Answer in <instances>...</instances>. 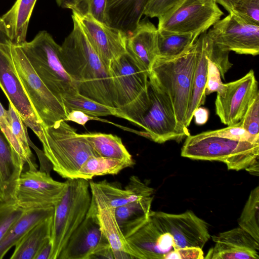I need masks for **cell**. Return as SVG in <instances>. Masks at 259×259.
I'll list each match as a JSON object with an SVG mask.
<instances>
[{
	"label": "cell",
	"mask_w": 259,
	"mask_h": 259,
	"mask_svg": "<svg viewBox=\"0 0 259 259\" xmlns=\"http://www.w3.org/2000/svg\"><path fill=\"white\" fill-rule=\"evenodd\" d=\"M96 120V117L91 116L86 113L76 110H72L67 113L65 121H71L78 124L84 126L90 120Z\"/></svg>",
	"instance_id": "c3c4849f"
},
{
	"label": "cell",
	"mask_w": 259,
	"mask_h": 259,
	"mask_svg": "<svg viewBox=\"0 0 259 259\" xmlns=\"http://www.w3.org/2000/svg\"><path fill=\"white\" fill-rule=\"evenodd\" d=\"M149 103L139 120V126L145 130V137L161 144L180 141L190 135L188 129L177 122L172 104L167 95L149 81Z\"/></svg>",
	"instance_id": "30bf717a"
},
{
	"label": "cell",
	"mask_w": 259,
	"mask_h": 259,
	"mask_svg": "<svg viewBox=\"0 0 259 259\" xmlns=\"http://www.w3.org/2000/svg\"><path fill=\"white\" fill-rule=\"evenodd\" d=\"M223 15L213 0H183L158 18L157 28L161 34L200 35L206 32Z\"/></svg>",
	"instance_id": "9c48e42d"
},
{
	"label": "cell",
	"mask_w": 259,
	"mask_h": 259,
	"mask_svg": "<svg viewBox=\"0 0 259 259\" xmlns=\"http://www.w3.org/2000/svg\"><path fill=\"white\" fill-rule=\"evenodd\" d=\"M73 28L61 46V63L77 93L100 104L116 107V93L109 68L90 43L76 18Z\"/></svg>",
	"instance_id": "6da1fadb"
},
{
	"label": "cell",
	"mask_w": 259,
	"mask_h": 259,
	"mask_svg": "<svg viewBox=\"0 0 259 259\" xmlns=\"http://www.w3.org/2000/svg\"><path fill=\"white\" fill-rule=\"evenodd\" d=\"M153 197L144 198L129 202L115 208L117 223L123 234H126L151 209Z\"/></svg>",
	"instance_id": "f546056e"
},
{
	"label": "cell",
	"mask_w": 259,
	"mask_h": 259,
	"mask_svg": "<svg viewBox=\"0 0 259 259\" xmlns=\"http://www.w3.org/2000/svg\"><path fill=\"white\" fill-rule=\"evenodd\" d=\"M90 191L91 203L95 208L100 228L112 250L114 259L135 258L116 221L115 208L110 206L96 191Z\"/></svg>",
	"instance_id": "d6986e66"
},
{
	"label": "cell",
	"mask_w": 259,
	"mask_h": 259,
	"mask_svg": "<svg viewBox=\"0 0 259 259\" xmlns=\"http://www.w3.org/2000/svg\"><path fill=\"white\" fill-rule=\"evenodd\" d=\"M221 77V75L219 68L208 58L207 80L205 88L206 96L213 92H217L218 95L222 97L224 96L226 85L225 83L222 82Z\"/></svg>",
	"instance_id": "ab89813d"
},
{
	"label": "cell",
	"mask_w": 259,
	"mask_h": 259,
	"mask_svg": "<svg viewBox=\"0 0 259 259\" xmlns=\"http://www.w3.org/2000/svg\"><path fill=\"white\" fill-rule=\"evenodd\" d=\"M108 246L95 208L91 203L84 219L72 234L58 259H92L97 252Z\"/></svg>",
	"instance_id": "ac0fdd59"
},
{
	"label": "cell",
	"mask_w": 259,
	"mask_h": 259,
	"mask_svg": "<svg viewBox=\"0 0 259 259\" xmlns=\"http://www.w3.org/2000/svg\"><path fill=\"white\" fill-rule=\"evenodd\" d=\"M89 0H55L57 5L63 9H68L79 15L87 13Z\"/></svg>",
	"instance_id": "7dc6e473"
},
{
	"label": "cell",
	"mask_w": 259,
	"mask_h": 259,
	"mask_svg": "<svg viewBox=\"0 0 259 259\" xmlns=\"http://www.w3.org/2000/svg\"><path fill=\"white\" fill-rule=\"evenodd\" d=\"M25 165L0 128V202L15 199L16 187Z\"/></svg>",
	"instance_id": "603a6c76"
},
{
	"label": "cell",
	"mask_w": 259,
	"mask_h": 259,
	"mask_svg": "<svg viewBox=\"0 0 259 259\" xmlns=\"http://www.w3.org/2000/svg\"><path fill=\"white\" fill-rule=\"evenodd\" d=\"M37 0H16L1 17L13 45L25 42L28 24Z\"/></svg>",
	"instance_id": "484cf974"
},
{
	"label": "cell",
	"mask_w": 259,
	"mask_h": 259,
	"mask_svg": "<svg viewBox=\"0 0 259 259\" xmlns=\"http://www.w3.org/2000/svg\"><path fill=\"white\" fill-rule=\"evenodd\" d=\"M8 111L13 135L19 145L23 154V160L28 166V169L36 170L37 164L31 150V141L27 131V126L23 122L13 106L9 103Z\"/></svg>",
	"instance_id": "d6a6232c"
},
{
	"label": "cell",
	"mask_w": 259,
	"mask_h": 259,
	"mask_svg": "<svg viewBox=\"0 0 259 259\" xmlns=\"http://www.w3.org/2000/svg\"><path fill=\"white\" fill-rule=\"evenodd\" d=\"M150 214L172 236L177 249L187 247L202 249L210 238L207 223L191 210L180 214L151 210Z\"/></svg>",
	"instance_id": "9a60e30c"
},
{
	"label": "cell",
	"mask_w": 259,
	"mask_h": 259,
	"mask_svg": "<svg viewBox=\"0 0 259 259\" xmlns=\"http://www.w3.org/2000/svg\"><path fill=\"white\" fill-rule=\"evenodd\" d=\"M61 199L54 206L50 259H58L70 237L84 219L91 202L88 180L67 179Z\"/></svg>",
	"instance_id": "52a82bcc"
},
{
	"label": "cell",
	"mask_w": 259,
	"mask_h": 259,
	"mask_svg": "<svg viewBox=\"0 0 259 259\" xmlns=\"http://www.w3.org/2000/svg\"><path fill=\"white\" fill-rule=\"evenodd\" d=\"M228 55L229 52L221 50L210 38L209 58L217 65L224 79L225 74L232 65L229 60Z\"/></svg>",
	"instance_id": "7bdbcfd3"
},
{
	"label": "cell",
	"mask_w": 259,
	"mask_h": 259,
	"mask_svg": "<svg viewBox=\"0 0 259 259\" xmlns=\"http://www.w3.org/2000/svg\"><path fill=\"white\" fill-rule=\"evenodd\" d=\"M98 156L114 158L135 163L132 156L123 145L120 138L101 133L81 134Z\"/></svg>",
	"instance_id": "83f0119b"
},
{
	"label": "cell",
	"mask_w": 259,
	"mask_h": 259,
	"mask_svg": "<svg viewBox=\"0 0 259 259\" xmlns=\"http://www.w3.org/2000/svg\"><path fill=\"white\" fill-rule=\"evenodd\" d=\"M183 0H149L144 15L150 18H159Z\"/></svg>",
	"instance_id": "b9f144b4"
},
{
	"label": "cell",
	"mask_w": 259,
	"mask_h": 259,
	"mask_svg": "<svg viewBox=\"0 0 259 259\" xmlns=\"http://www.w3.org/2000/svg\"><path fill=\"white\" fill-rule=\"evenodd\" d=\"M106 2L107 0H89L87 13L97 20L106 24Z\"/></svg>",
	"instance_id": "bcb514c9"
},
{
	"label": "cell",
	"mask_w": 259,
	"mask_h": 259,
	"mask_svg": "<svg viewBox=\"0 0 259 259\" xmlns=\"http://www.w3.org/2000/svg\"><path fill=\"white\" fill-rule=\"evenodd\" d=\"M157 40V28L148 19L141 21L133 34L127 38L126 52L148 73L158 56Z\"/></svg>",
	"instance_id": "ffe728a7"
},
{
	"label": "cell",
	"mask_w": 259,
	"mask_h": 259,
	"mask_svg": "<svg viewBox=\"0 0 259 259\" xmlns=\"http://www.w3.org/2000/svg\"><path fill=\"white\" fill-rule=\"evenodd\" d=\"M109 69L115 90V108L126 120L139 126L149 103L148 73L127 52L112 61Z\"/></svg>",
	"instance_id": "8992f818"
},
{
	"label": "cell",
	"mask_w": 259,
	"mask_h": 259,
	"mask_svg": "<svg viewBox=\"0 0 259 259\" xmlns=\"http://www.w3.org/2000/svg\"><path fill=\"white\" fill-rule=\"evenodd\" d=\"M237 123L252 136L259 137V93L251 101L243 117Z\"/></svg>",
	"instance_id": "74e56055"
},
{
	"label": "cell",
	"mask_w": 259,
	"mask_h": 259,
	"mask_svg": "<svg viewBox=\"0 0 259 259\" xmlns=\"http://www.w3.org/2000/svg\"><path fill=\"white\" fill-rule=\"evenodd\" d=\"M90 190L96 191L110 206L114 208L144 198L153 197L154 189L136 176H132L124 189L107 181L89 182Z\"/></svg>",
	"instance_id": "44dd1931"
},
{
	"label": "cell",
	"mask_w": 259,
	"mask_h": 259,
	"mask_svg": "<svg viewBox=\"0 0 259 259\" xmlns=\"http://www.w3.org/2000/svg\"><path fill=\"white\" fill-rule=\"evenodd\" d=\"M54 207L24 210L0 241V259L35 225L54 214Z\"/></svg>",
	"instance_id": "d4e9b609"
},
{
	"label": "cell",
	"mask_w": 259,
	"mask_h": 259,
	"mask_svg": "<svg viewBox=\"0 0 259 259\" xmlns=\"http://www.w3.org/2000/svg\"><path fill=\"white\" fill-rule=\"evenodd\" d=\"M19 46L41 80L62 102L64 97L77 93L60 61L61 46L49 32L40 31L32 40Z\"/></svg>",
	"instance_id": "ba28073f"
},
{
	"label": "cell",
	"mask_w": 259,
	"mask_h": 259,
	"mask_svg": "<svg viewBox=\"0 0 259 259\" xmlns=\"http://www.w3.org/2000/svg\"><path fill=\"white\" fill-rule=\"evenodd\" d=\"M4 51L42 126L65 121L67 112L63 103L41 80L20 47L9 41Z\"/></svg>",
	"instance_id": "5b68a950"
},
{
	"label": "cell",
	"mask_w": 259,
	"mask_h": 259,
	"mask_svg": "<svg viewBox=\"0 0 259 259\" xmlns=\"http://www.w3.org/2000/svg\"><path fill=\"white\" fill-rule=\"evenodd\" d=\"M212 238L227 246L259 251V242L240 227L213 235Z\"/></svg>",
	"instance_id": "e575fe53"
},
{
	"label": "cell",
	"mask_w": 259,
	"mask_h": 259,
	"mask_svg": "<svg viewBox=\"0 0 259 259\" xmlns=\"http://www.w3.org/2000/svg\"><path fill=\"white\" fill-rule=\"evenodd\" d=\"M217 4L222 6L229 13L240 0H213Z\"/></svg>",
	"instance_id": "816d5d0a"
},
{
	"label": "cell",
	"mask_w": 259,
	"mask_h": 259,
	"mask_svg": "<svg viewBox=\"0 0 259 259\" xmlns=\"http://www.w3.org/2000/svg\"><path fill=\"white\" fill-rule=\"evenodd\" d=\"M51 239L47 240L39 248L34 259H50L52 250Z\"/></svg>",
	"instance_id": "f907efd6"
},
{
	"label": "cell",
	"mask_w": 259,
	"mask_h": 259,
	"mask_svg": "<svg viewBox=\"0 0 259 259\" xmlns=\"http://www.w3.org/2000/svg\"><path fill=\"white\" fill-rule=\"evenodd\" d=\"M205 258L210 259H258V251L247 248H239L215 242Z\"/></svg>",
	"instance_id": "d590c367"
},
{
	"label": "cell",
	"mask_w": 259,
	"mask_h": 259,
	"mask_svg": "<svg viewBox=\"0 0 259 259\" xmlns=\"http://www.w3.org/2000/svg\"><path fill=\"white\" fill-rule=\"evenodd\" d=\"M181 156L225 163L228 169H245L258 176L259 143L233 140L203 132L186 137Z\"/></svg>",
	"instance_id": "3957f363"
},
{
	"label": "cell",
	"mask_w": 259,
	"mask_h": 259,
	"mask_svg": "<svg viewBox=\"0 0 259 259\" xmlns=\"http://www.w3.org/2000/svg\"><path fill=\"white\" fill-rule=\"evenodd\" d=\"M208 116V110L201 106L195 109L193 113V117H194L195 122L197 125L204 124L207 121Z\"/></svg>",
	"instance_id": "681fc988"
},
{
	"label": "cell",
	"mask_w": 259,
	"mask_h": 259,
	"mask_svg": "<svg viewBox=\"0 0 259 259\" xmlns=\"http://www.w3.org/2000/svg\"><path fill=\"white\" fill-rule=\"evenodd\" d=\"M134 164L118 159L91 156L81 165L78 171L77 178L89 181L96 176L117 175L122 169Z\"/></svg>",
	"instance_id": "f1b7e54d"
},
{
	"label": "cell",
	"mask_w": 259,
	"mask_h": 259,
	"mask_svg": "<svg viewBox=\"0 0 259 259\" xmlns=\"http://www.w3.org/2000/svg\"><path fill=\"white\" fill-rule=\"evenodd\" d=\"M199 36L197 33L161 34L158 32V57L172 58L183 54L193 45Z\"/></svg>",
	"instance_id": "4dcf8cb0"
},
{
	"label": "cell",
	"mask_w": 259,
	"mask_h": 259,
	"mask_svg": "<svg viewBox=\"0 0 259 259\" xmlns=\"http://www.w3.org/2000/svg\"><path fill=\"white\" fill-rule=\"evenodd\" d=\"M198 41L175 57H157L148 72L149 81L169 99L178 123L183 128L192 93Z\"/></svg>",
	"instance_id": "7a4b0ae2"
},
{
	"label": "cell",
	"mask_w": 259,
	"mask_h": 259,
	"mask_svg": "<svg viewBox=\"0 0 259 259\" xmlns=\"http://www.w3.org/2000/svg\"><path fill=\"white\" fill-rule=\"evenodd\" d=\"M43 151L53 169L65 179L77 178L81 165L90 157L98 156L81 134L66 121L43 127Z\"/></svg>",
	"instance_id": "277c9868"
},
{
	"label": "cell",
	"mask_w": 259,
	"mask_h": 259,
	"mask_svg": "<svg viewBox=\"0 0 259 259\" xmlns=\"http://www.w3.org/2000/svg\"><path fill=\"white\" fill-rule=\"evenodd\" d=\"M53 214L38 223L26 233L15 246L11 259H34L41 245L51 239Z\"/></svg>",
	"instance_id": "4316f807"
},
{
	"label": "cell",
	"mask_w": 259,
	"mask_h": 259,
	"mask_svg": "<svg viewBox=\"0 0 259 259\" xmlns=\"http://www.w3.org/2000/svg\"><path fill=\"white\" fill-rule=\"evenodd\" d=\"M93 48L109 68L114 60L126 52L127 36L122 31L101 22L90 14L72 12Z\"/></svg>",
	"instance_id": "e0dca14e"
},
{
	"label": "cell",
	"mask_w": 259,
	"mask_h": 259,
	"mask_svg": "<svg viewBox=\"0 0 259 259\" xmlns=\"http://www.w3.org/2000/svg\"><path fill=\"white\" fill-rule=\"evenodd\" d=\"M23 211L24 209L17 205L14 199L0 202V241Z\"/></svg>",
	"instance_id": "8d00e7d4"
},
{
	"label": "cell",
	"mask_w": 259,
	"mask_h": 259,
	"mask_svg": "<svg viewBox=\"0 0 259 259\" xmlns=\"http://www.w3.org/2000/svg\"><path fill=\"white\" fill-rule=\"evenodd\" d=\"M198 54L194 72L192 93L186 116L185 125L188 127L193 117L194 111L204 104L205 88L207 80L208 60L209 55L210 38L205 32L197 39Z\"/></svg>",
	"instance_id": "cb8c5ba5"
},
{
	"label": "cell",
	"mask_w": 259,
	"mask_h": 259,
	"mask_svg": "<svg viewBox=\"0 0 259 259\" xmlns=\"http://www.w3.org/2000/svg\"><path fill=\"white\" fill-rule=\"evenodd\" d=\"M204 258L202 249L195 247H187L172 250L166 253L163 259H202Z\"/></svg>",
	"instance_id": "f6af8a7d"
},
{
	"label": "cell",
	"mask_w": 259,
	"mask_h": 259,
	"mask_svg": "<svg viewBox=\"0 0 259 259\" xmlns=\"http://www.w3.org/2000/svg\"><path fill=\"white\" fill-rule=\"evenodd\" d=\"M65 188V182L54 180L46 171L28 169L20 175L14 200L24 210L54 207L62 197Z\"/></svg>",
	"instance_id": "8fae6325"
},
{
	"label": "cell",
	"mask_w": 259,
	"mask_h": 259,
	"mask_svg": "<svg viewBox=\"0 0 259 259\" xmlns=\"http://www.w3.org/2000/svg\"><path fill=\"white\" fill-rule=\"evenodd\" d=\"M62 101L67 113L71 110H76L95 117L113 115L125 119L124 115L116 108L100 104L78 93L64 97Z\"/></svg>",
	"instance_id": "1f68e13d"
},
{
	"label": "cell",
	"mask_w": 259,
	"mask_h": 259,
	"mask_svg": "<svg viewBox=\"0 0 259 259\" xmlns=\"http://www.w3.org/2000/svg\"><path fill=\"white\" fill-rule=\"evenodd\" d=\"M239 226L259 242V187L251 190L238 219Z\"/></svg>",
	"instance_id": "836d02e7"
},
{
	"label": "cell",
	"mask_w": 259,
	"mask_h": 259,
	"mask_svg": "<svg viewBox=\"0 0 259 259\" xmlns=\"http://www.w3.org/2000/svg\"><path fill=\"white\" fill-rule=\"evenodd\" d=\"M10 40L7 28L0 17V88L27 127L34 132L41 143L45 140V135L41 122L4 51L5 45Z\"/></svg>",
	"instance_id": "7c38bea8"
},
{
	"label": "cell",
	"mask_w": 259,
	"mask_h": 259,
	"mask_svg": "<svg viewBox=\"0 0 259 259\" xmlns=\"http://www.w3.org/2000/svg\"><path fill=\"white\" fill-rule=\"evenodd\" d=\"M225 85L224 96H217L215 112L221 121L229 126L240 120L251 101L259 92L253 70L242 77Z\"/></svg>",
	"instance_id": "2e32d148"
},
{
	"label": "cell",
	"mask_w": 259,
	"mask_h": 259,
	"mask_svg": "<svg viewBox=\"0 0 259 259\" xmlns=\"http://www.w3.org/2000/svg\"><path fill=\"white\" fill-rule=\"evenodd\" d=\"M149 0H107L106 24L131 36L136 29Z\"/></svg>",
	"instance_id": "7402d4cb"
},
{
	"label": "cell",
	"mask_w": 259,
	"mask_h": 259,
	"mask_svg": "<svg viewBox=\"0 0 259 259\" xmlns=\"http://www.w3.org/2000/svg\"><path fill=\"white\" fill-rule=\"evenodd\" d=\"M125 237L135 258L163 259L166 253L177 249L172 236L160 226L150 212Z\"/></svg>",
	"instance_id": "5bb4252c"
},
{
	"label": "cell",
	"mask_w": 259,
	"mask_h": 259,
	"mask_svg": "<svg viewBox=\"0 0 259 259\" xmlns=\"http://www.w3.org/2000/svg\"><path fill=\"white\" fill-rule=\"evenodd\" d=\"M0 128L8 140L12 148L18 154L23 160V154L21 149L17 140L14 137L10 122L8 111L3 106L0 102Z\"/></svg>",
	"instance_id": "ee69618b"
},
{
	"label": "cell",
	"mask_w": 259,
	"mask_h": 259,
	"mask_svg": "<svg viewBox=\"0 0 259 259\" xmlns=\"http://www.w3.org/2000/svg\"><path fill=\"white\" fill-rule=\"evenodd\" d=\"M209 132L217 136L233 140L259 143V137L252 136L237 123L224 128Z\"/></svg>",
	"instance_id": "60d3db41"
},
{
	"label": "cell",
	"mask_w": 259,
	"mask_h": 259,
	"mask_svg": "<svg viewBox=\"0 0 259 259\" xmlns=\"http://www.w3.org/2000/svg\"><path fill=\"white\" fill-rule=\"evenodd\" d=\"M231 12L249 24L259 26V0H240Z\"/></svg>",
	"instance_id": "f35d334b"
},
{
	"label": "cell",
	"mask_w": 259,
	"mask_h": 259,
	"mask_svg": "<svg viewBox=\"0 0 259 259\" xmlns=\"http://www.w3.org/2000/svg\"><path fill=\"white\" fill-rule=\"evenodd\" d=\"M207 33L221 50L237 54H259V26L249 24L231 12L217 21Z\"/></svg>",
	"instance_id": "4fadbf2b"
}]
</instances>
